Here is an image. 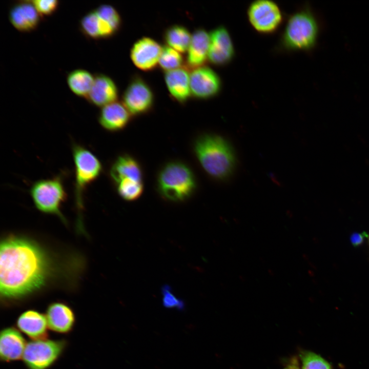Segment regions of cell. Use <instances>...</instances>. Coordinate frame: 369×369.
<instances>
[{"mask_svg":"<svg viewBox=\"0 0 369 369\" xmlns=\"http://www.w3.org/2000/svg\"><path fill=\"white\" fill-rule=\"evenodd\" d=\"M9 20L17 30L28 32L35 29L39 22V14L31 1L15 4L9 12Z\"/></svg>","mask_w":369,"mask_h":369,"instance_id":"cell-17","label":"cell"},{"mask_svg":"<svg viewBox=\"0 0 369 369\" xmlns=\"http://www.w3.org/2000/svg\"><path fill=\"white\" fill-rule=\"evenodd\" d=\"M162 47L154 39L144 37L132 46L130 56L136 67L143 71L154 69L159 62Z\"/></svg>","mask_w":369,"mask_h":369,"instance_id":"cell-12","label":"cell"},{"mask_svg":"<svg viewBox=\"0 0 369 369\" xmlns=\"http://www.w3.org/2000/svg\"><path fill=\"white\" fill-rule=\"evenodd\" d=\"M162 295V303L167 308H175L179 311L184 309L183 300L177 298L173 293L172 289L167 284L163 285L161 289Z\"/></svg>","mask_w":369,"mask_h":369,"instance_id":"cell-29","label":"cell"},{"mask_svg":"<svg viewBox=\"0 0 369 369\" xmlns=\"http://www.w3.org/2000/svg\"><path fill=\"white\" fill-rule=\"evenodd\" d=\"M301 369H332L331 364L321 356L310 351L300 353Z\"/></svg>","mask_w":369,"mask_h":369,"instance_id":"cell-26","label":"cell"},{"mask_svg":"<svg viewBox=\"0 0 369 369\" xmlns=\"http://www.w3.org/2000/svg\"><path fill=\"white\" fill-rule=\"evenodd\" d=\"M67 80L69 88L75 94L87 97L94 83V77L86 70L77 69L71 72Z\"/></svg>","mask_w":369,"mask_h":369,"instance_id":"cell-23","label":"cell"},{"mask_svg":"<svg viewBox=\"0 0 369 369\" xmlns=\"http://www.w3.org/2000/svg\"><path fill=\"white\" fill-rule=\"evenodd\" d=\"M190 86L191 95L198 99H206L219 93L221 81L215 71L203 66L193 69L190 74Z\"/></svg>","mask_w":369,"mask_h":369,"instance_id":"cell-10","label":"cell"},{"mask_svg":"<svg viewBox=\"0 0 369 369\" xmlns=\"http://www.w3.org/2000/svg\"><path fill=\"white\" fill-rule=\"evenodd\" d=\"M165 80L172 98L180 103L186 102L191 95L190 74L184 68L167 71Z\"/></svg>","mask_w":369,"mask_h":369,"instance_id":"cell-20","label":"cell"},{"mask_svg":"<svg viewBox=\"0 0 369 369\" xmlns=\"http://www.w3.org/2000/svg\"><path fill=\"white\" fill-rule=\"evenodd\" d=\"M131 115L122 103L115 101L102 107L98 121L101 126L107 131H118L127 126Z\"/></svg>","mask_w":369,"mask_h":369,"instance_id":"cell-16","label":"cell"},{"mask_svg":"<svg viewBox=\"0 0 369 369\" xmlns=\"http://www.w3.org/2000/svg\"><path fill=\"white\" fill-rule=\"evenodd\" d=\"M67 346L64 339L32 340L27 343L22 360L28 369H49L61 357Z\"/></svg>","mask_w":369,"mask_h":369,"instance_id":"cell-7","label":"cell"},{"mask_svg":"<svg viewBox=\"0 0 369 369\" xmlns=\"http://www.w3.org/2000/svg\"><path fill=\"white\" fill-rule=\"evenodd\" d=\"M153 91L143 78H132L122 95V104L132 115H139L149 112L153 107Z\"/></svg>","mask_w":369,"mask_h":369,"instance_id":"cell-9","label":"cell"},{"mask_svg":"<svg viewBox=\"0 0 369 369\" xmlns=\"http://www.w3.org/2000/svg\"><path fill=\"white\" fill-rule=\"evenodd\" d=\"M210 35L209 60L216 66L228 64L235 55L234 45L228 30L221 26L214 29Z\"/></svg>","mask_w":369,"mask_h":369,"instance_id":"cell-11","label":"cell"},{"mask_svg":"<svg viewBox=\"0 0 369 369\" xmlns=\"http://www.w3.org/2000/svg\"><path fill=\"white\" fill-rule=\"evenodd\" d=\"M116 186L119 196L127 201H133L138 199L144 191L142 182L132 179H123L118 182Z\"/></svg>","mask_w":369,"mask_h":369,"instance_id":"cell-24","label":"cell"},{"mask_svg":"<svg viewBox=\"0 0 369 369\" xmlns=\"http://www.w3.org/2000/svg\"><path fill=\"white\" fill-rule=\"evenodd\" d=\"M118 90L113 80L104 74H98L94 77L91 91L87 98L93 105L104 107L116 101Z\"/></svg>","mask_w":369,"mask_h":369,"instance_id":"cell-18","label":"cell"},{"mask_svg":"<svg viewBox=\"0 0 369 369\" xmlns=\"http://www.w3.org/2000/svg\"><path fill=\"white\" fill-rule=\"evenodd\" d=\"M183 61V57L179 52L169 46H165L162 47L158 64L167 72L179 68Z\"/></svg>","mask_w":369,"mask_h":369,"instance_id":"cell-25","label":"cell"},{"mask_svg":"<svg viewBox=\"0 0 369 369\" xmlns=\"http://www.w3.org/2000/svg\"><path fill=\"white\" fill-rule=\"evenodd\" d=\"M83 31L93 38H99V18L95 10L84 16L80 21Z\"/></svg>","mask_w":369,"mask_h":369,"instance_id":"cell-27","label":"cell"},{"mask_svg":"<svg viewBox=\"0 0 369 369\" xmlns=\"http://www.w3.org/2000/svg\"><path fill=\"white\" fill-rule=\"evenodd\" d=\"M252 26L258 32L269 34L275 32L282 21L279 6L269 0H257L251 3L247 11Z\"/></svg>","mask_w":369,"mask_h":369,"instance_id":"cell-8","label":"cell"},{"mask_svg":"<svg viewBox=\"0 0 369 369\" xmlns=\"http://www.w3.org/2000/svg\"><path fill=\"white\" fill-rule=\"evenodd\" d=\"M16 325L32 340L48 337L49 327L46 316L37 311L28 310L21 313L16 319Z\"/></svg>","mask_w":369,"mask_h":369,"instance_id":"cell-15","label":"cell"},{"mask_svg":"<svg viewBox=\"0 0 369 369\" xmlns=\"http://www.w3.org/2000/svg\"><path fill=\"white\" fill-rule=\"evenodd\" d=\"M101 19L109 23L117 32L121 25V18L117 10L109 5H102L95 10Z\"/></svg>","mask_w":369,"mask_h":369,"instance_id":"cell-28","label":"cell"},{"mask_svg":"<svg viewBox=\"0 0 369 369\" xmlns=\"http://www.w3.org/2000/svg\"><path fill=\"white\" fill-rule=\"evenodd\" d=\"M39 15H48L57 9L58 2L56 0H35L31 1Z\"/></svg>","mask_w":369,"mask_h":369,"instance_id":"cell-30","label":"cell"},{"mask_svg":"<svg viewBox=\"0 0 369 369\" xmlns=\"http://www.w3.org/2000/svg\"><path fill=\"white\" fill-rule=\"evenodd\" d=\"M50 263L44 251L27 238L11 236L1 242V295L17 299L38 290L46 282Z\"/></svg>","mask_w":369,"mask_h":369,"instance_id":"cell-1","label":"cell"},{"mask_svg":"<svg viewBox=\"0 0 369 369\" xmlns=\"http://www.w3.org/2000/svg\"><path fill=\"white\" fill-rule=\"evenodd\" d=\"M191 37L187 28L178 25L170 26L164 33V39L169 47L182 53L188 51Z\"/></svg>","mask_w":369,"mask_h":369,"instance_id":"cell-22","label":"cell"},{"mask_svg":"<svg viewBox=\"0 0 369 369\" xmlns=\"http://www.w3.org/2000/svg\"><path fill=\"white\" fill-rule=\"evenodd\" d=\"M25 339L16 328L7 327L1 331L0 358L4 362L20 360L27 345Z\"/></svg>","mask_w":369,"mask_h":369,"instance_id":"cell-14","label":"cell"},{"mask_svg":"<svg viewBox=\"0 0 369 369\" xmlns=\"http://www.w3.org/2000/svg\"><path fill=\"white\" fill-rule=\"evenodd\" d=\"M367 239L368 243V245H369V234H368V236H367Z\"/></svg>","mask_w":369,"mask_h":369,"instance_id":"cell-33","label":"cell"},{"mask_svg":"<svg viewBox=\"0 0 369 369\" xmlns=\"http://www.w3.org/2000/svg\"><path fill=\"white\" fill-rule=\"evenodd\" d=\"M45 316L49 329L57 333L68 334L73 330L75 324L74 311L63 302L50 303L46 309Z\"/></svg>","mask_w":369,"mask_h":369,"instance_id":"cell-13","label":"cell"},{"mask_svg":"<svg viewBox=\"0 0 369 369\" xmlns=\"http://www.w3.org/2000/svg\"><path fill=\"white\" fill-rule=\"evenodd\" d=\"M283 369H300L297 359L293 358L291 362Z\"/></svg>","mask_w":369,"mask_h":369,"instance_id":"cell-32","label":"cell"},{"mask_svg":"<svg viewBox=\"0 0 369 369\" xmlns=\"http://www.w3.org/2000/svg\"><path fill=\"white\" fill-rule=\"evenodd\" d=\"M210 35L203 29L195 30L188 50L187 63L193 69L203 66L208 59Z\"/></svg>","mask_w":369,"mask_h":369,"instance_id":"cell-19","label":"cell"},{"mask_svg":"<svg viewBox=\"0 0 369 369\" xmlns=\"http://www.w3.org/2000/svg\"><path fill=\"white\" fill-rule=\"evenodd\" d=\"M194 152L202 168L210 176L223 180L233 173L235 156L229 143L222 137L211 134L198 136Z\"/></svg>","mask_w":369,"mask_h":369,"instance_id":"cell-2","label":"cell"},{"mask_svg":"<svg viewBox=\"0 0 369 369\" xmlns=\"http://www.w3.org/2000/svg\"><path fill=\"white\" fill-rule=\"evenodd\" d=\"M34 206L41 212L57 216L64 222L66 220L60 211L67 198L64 183L59 177L37 180L30 189Z\"/></svg>","mask_w":369,"mask_h":369,"instance_id":"cell-6","label":"cell"},{"mask_svg":"<svg viewBox=\"0 0 369 369\" xmlns=\"http://www.w3.org/2000/svg\"><path fill=\"white\" fill-rule=\"evenodd\" d=\"M109 174L116 184L125 179L142 181L143 176L138 162L127 154L120 155L116 159L110 168Z\"/></svg>","mask_w":369,"mask_h":369,"instance_id":"cell-21","label":"cell"},{"mask_svg":"<svg viewBox=\"0 0 369 369\" xmlns=\"http://www.w3.org/2000/svg\"><path fill=\"white\" fill-rule=\"evenodd\" d=\"M368 234L365 232L352 233L350 236V241L352 245L354 248H358L361 246L367 238Z\"/></svg>","mask_w":369,"mask_h":369,"instance_id":"cell-31","label":"cell"},{"mask_svg":"<svg viewBox=\"0 0 369 369\" xmlns=\"http://www.w3.org/2000/svg\"><path fill=\"white\" fill-rule=\"evenodd\" d=\"M319 33V24L315 14L308 8L293 14L285 26L282 42L291 50L306 51L316 44Z\"/></svg>","mask_w":369,"mask_h":369,"instance_id":"cell-4","label":"cell"},{"mask_svg":"<svg viewBox=\"0 0 369 369\" xmlns=\"http://www.w3.org/2000/svg\"><path fill=\"white\" fill-rule=\"evenodd\" d=\"M157 189L164 199L173 202L188 199L196 188L195 175L191 169L179 161L166 163L157 177Z\"/></svg>","mask_w":369,"mask_h":369,"instance_id":"cell-3","label":"cell"},{"mask_svg":"<svg viewBox=\"0 0 369 369\" xmlns=\"http://www.w3.org/2000/svg\"><path fill=\"white\" fill-rule=\"evenodd\" d=\"M72 149L75 172V197L79 215L78 228L81 230L83 193L86 188L100 175L102 166L97 157L86 148L74 144Z\"/></svg>","mask_w":369,"mask_h":369,"instance_id":"cell-5","label":"cell"}]
</instances>
